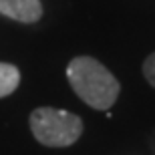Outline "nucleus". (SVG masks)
I'll use <instances>...</instances> for the list:
<instances>
[{
  "label": "nucleus",
  "mask_w": 155,
  "mask_h": 155,
  "mask_svg": "<svg viewBox=\"0 0 155 155\" xmlns=\"http://www.w3.org/2000/svg\"><path fill=\"white\" fill-rule=\"evenodd\" d=\"M0 14L18 22H36L42 16L40 0H0Z\"/></svg>",
  "instance_id": "7ed1b4c3"
},
{
  "label": "nucleus",
  "mask_w": 155,
  "mask_h": 155,
  "mask_svg": "<svg viewBox=\"0 0 155 155\" xmlns=\"http://www.w3.org/2000/svg\"><path fill=\"white\" fill-rule=\"evenodd\" d=\"M30 131L46 147H69L81 137L83 121L69 111L40 107L30 113Z\"/></svg>",
  "instance_id": "f03ea898"
},
{
  "label": "nucleus",
  "mask_w": 155,
  "mask_h": 155,
  "mask_svg": "<svg viewBox=\"0 0 155 155\" xmlns=\"http://www.w3.org/2000/svg\"><path fill=\"white\" fill-rule=\"evenodd\" d=\"M143 75H145V79H147V83H149L151 87H155V52L151 54V57L145 58V63H143Z\"/></svg>",
  "instance_id": "39448f33"
},
{
  "label": "nucleus",
  "mask_w": 155,
  "mask_h": 155,
  "mask_svg": "<svg viewBox=\"0 0 155 155\" xmlns=\"http://www.w3.org/2000/svg\"><path fill=\"white\" fill-rule=\"evenodd\" d=\"M67 79L73 91L89 107L99 111L111 109L121 91L119 81L113 77V73L93 57L73 58L67 67Z\"/></svg>",
  "instance_id": "f257e3e1"
},
{
  "label": "nucleus",
  "mask_w": 155,
  "mask_h": 155,
  "mask_svg": "<svg viewBox=\"0 0 155 155\" xmlns=\"http://www.w3.org/2000/svg\"><path fill=\"white\" fill-rule=\"evenodd\" d=\"M20 83V71L10 63H0V99L16 91Z\"/></svg>",
  "instance_id": "20e7f679"
}]
</instances>
